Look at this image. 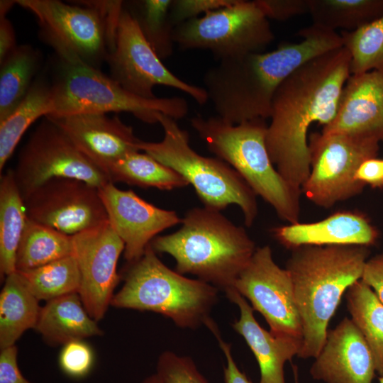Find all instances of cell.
I'll list each match as a JSON object with an SVG mask.
<instances>
[{"label": "cell", "instance_id": "14", "mask_svg": "<svg viewBox=\"0 0 383 383\" xmlns=\"http://www.w3.org/2000/svg\"><path fill=\"white\" fill-rule=\"evenodd\" d=\"M23 201L28 218L69 235L109 221L99 189L74 178H53Z\"/></svg>", "mask_w": 383, "mask_h": 383}, {"label": "cell", "instance_id": "33", "mask_svg": "<svg viewBox=\"0 0 383 383\" xmlns=\"http://www.w3.org/2000/svg\"><path fill=\"white\" fill-rule=\"evenodd\" d=\"M172 0H143L131 3L129 12L157 55L165 60L173 52V30L170 17Z\"/></svg>", "mask_w": 383, "mask_h": 383}, {"label": "cell", "instance_id": "32", "mask_svg": "<svg viewBox=\"0 0 383 383\" xmlns=\"http://www.w3.org/2000/svg\"><path fill=\"white\" fill-rule=\"evenodd\" d=\"M18 272L38 301H48L79 293L81 276L72 254L36 268Z\"/></svg>", "mask_w": 383, "mask_h": 383}, {"label": "cell", "instance_id": "9", "mask_svg": "<svg viewBox=\"0 0 383 383\" xmlns=\"http://www.w3.org/2000/svg\"><path fill=\"white\" fill-rule=\"evenodd\" d=\"M274 39L255 0L236 1L174 27L173 40L184 50H209L219 60L263 52Z\"/></svg>", "mask_w": 383, "mask_h": 383}, {"label": "cell", "instance_id": "42", "mask_svg": "<svg viewBox=\"0 0 383 383\" xmlns=\"http://www.w3.org/2000/svg\"><path fill=\"white\" fill-rule=\"evenodd\" d=\"M210 329L216 337L226 357L227 365L224 367L225 383H252L246 374L238 369L233 358L231 345L221 339L216 326L213 325Z\"/></svg>", "mask_w": 383, "mask_h": 383}, {"label": "cell", "instance_id": "31", "mask_svg": "<svg viewBox=\"0 0 383 383\" xmlns=\"http://www.w3.org/2000/svg\"><path fill=\"white\" fill-rule=\"evenodd\" d=\"M313 24L353 31L383 15V0H309Z\"/></svg>", "mask_w": 383, "mask_h": 383}, {"label": "cell", "instance_id": "5", "mask_svg": "<svg viewBox=\"0 0 383 383\" xmlns=\"http://www.w3.org/2000/svg\"><path fill=\"white\" fill-rule=\"evenodd\" d=\"M44 40L58 57L52 82V110L48 116L80 113L128 112L147 123H158L160 113L178 120L188 113L179 96L145 99L126 91L111 77L84 62L66 45L52 37Z\"/></svg>", "mask_w": 383, "mask_h": 383}, {"label": "cell", "instance_id": "35", "mask_svg": "<svg viewBox=\"0 0 383 383\" xmlns=\"http://www.w3.org/2000/svg\"><path fill=\"white\" fill-rule=\"evenodd\" d=\"M155 374L160 383H208L191 358L171 351L160 355Z\"/></svg>", "mask_w": 383, "mask_h": 383}, {"label": "cell", "instance_id": "22", "mask_svg": "<svg viewBox=\"0 0 383 383\" xmlns=\"http://www.w3.org/2000/svg\"><path fill=\"white\" fill-rule=\"evenodd\" d=\"M229 300L240 309V318L233 328L243 337L253 353L260 371V383H285L284 366L300 352L302 341L274 335L256 321L253 309L234 288L225 290Z\"/></svg>", "mask_w": 383, "mask_h": 383}, {"label": "cell", "instance_id": "45", "mask_svg": "<svg viewBox=\"0 0 383 383\" xmlns=\"http://www.w3.org/2000/svg\"><path fill=\"white\" fill-rule=\"evenodd\" d=\"M141 383H160L156 374L151 375L144 379Z\"/></svg>", "mask_w": 383, "mask_h": 383}, {"label": "cell", "instance_id": "2", "mask_svg": "<svg viewBox=\"0 0 383 383\" xmlns=\"http://www.w3.org/2000/svg\"><path fill=\"white\" fill-rule=\"evenodd\" d=\"M298 34L300 41L221 60L206 72L204 89L219 118L231 124L270 118L274 94L289 76L307 62L343 47L340 34L314 24Z\"/></svg>", "mask_w": 383, "mask_h": 383}, {"label": "cell", "instance_id": "3", "mask_svg": "<svg viewBox=\"0 0 383 383\" xmlns=\"http://www.w3.org/2000/svg\"><path fill=\"white\" fill-rule=\"evenodd\" d=\"M369 247L306 245L292 250L286 270L292 278L303 340L298 357L316 358L329 321L348 289L361 279Z\"/></svg>", "mask_w": 383, "mask_h": 383}, {"label": "cell", "instance_id": "4", "mask_svg": "<svg viewBox=\"0 0 383 383\" xmlns=\"http://www.w3.org/2000/svg\"><path fill=\"white\" fill-rule=\"evenodd\" d=\"M181 224L176 232L155 238L153 250L173 257L182 274L196 275L224 291L233 287L256 250L245 230L205 206L189 209Z\"/></svg>", "mask_w": 383, "mask_h": 383}, {"label": "cell", "instance_id": "44", "mask_svg": "<svg viewBox=\"0 0 383 383\" xmlns=\"http://www.w3.org/2000/svg\"><path fill=\"white\" fill-rule=\"evenodd\" d=\"M15 4H16V1H1L0 16H6V13Z\"/></svg>", "mask_w": 383, "mask_h": 383}, {"label": "cell", "instance_id": "36", "mask_svg": "<svg viewBox=\"0 0 383 383\" xmlns=\"http://www.w3.org/2000/svg\"><path fill=\"white\" fill-rule=\"evenodd\" d=\"M93 362L92 350L83 340H74L64 345L59 356L61 370L75 378L87 375Z\"/></svg>", "mask_w": 383, "mask_h": 383}, {"label": "cell", "instance_id": "13", "mask_svg": "<svg viewBox=\"0 0 383 383\" xmlns=\"http://www.w3.org/2000/svg\"><path fill=\"white\" fill-rule=\"evenodd\" d=\"M233 288L262 315L274 335L302 341V325L291 276L275 263L269 245L256 248Z\"/></svg>", "mask_w": 383, "mask_h": 383}, {"label": "cell", "instance_id": "26", "mask_svg": "<svg viewBox=\"0 0 383 383\" xmlns=\"http://www.w3.org/2000/svg\"><path fill=\"white\" fill-rule=\"evenodd\" d=\"M51 82L35 78L26 97L6 118L0 121V171L12 155L29 126L41 116L51 114Z\"/></svg>", "mask_w": 383, "mask_h": 383}, {"label": "cell", "instance_id": "46", "mask_svg": "<svg viewBox=\"0 0 383 383\" xmlns=\"http://www.w3.org/2000/svg\"><path fill=\"white\" fill-rule=\"evenodd\" d=\"M292 370H293L294 383H300L299 381L297 367L296 365H292Z\"/></svg>", "mask_w": 383, "mask_h": 383}, {"label": "cell", "instance_id": "23", "mask_svg": "<svg viewBox=\"0 0 383 383\" xmlns=\"http://www.w3.org/2000/svg\"><path fill=\"white\" fill-rule=\"evenodd\" d=\"M35 329L52 346L103 335L97 321L85 309L78 293L48 301L41 308Z\"/></svg>", "mask_w": 383, "mask_h": 383}, {"label": "cell", "instance_id": "16", "mask_svg": "<svg viewBox=\"0 0 383 383\" xmlns=\"http://www.w3.org/2000/svg\"><path fill=\"white\" fill-rule=\"evenodd\" d=\"M16 4L36 17L42 36L57 39L95 68L106 61L109 46L106 26L93 7L57 0H17Z\"/></svg>", "mask_w": 383, "mask_h": 383}, {"label": "cell", "instance_id": "7", "mask_svg": "<svg viewBox=\"0 0 383 383\" xmlns=\"http://www.w3.org/2000/svg\"><path fill=\"white\" fill-rule=\"evenodd\" d=\"M129 265L124 284L113 295L111 306L158 313L185 328L206 326L212 321L209 313L217 301L218 288L170 269L150 244L139 260Z\"/></svg>", "mask_w": 383, "mask_h": 383}, {"label": "cell", "instance_id": "28", "mask_svg": "<svg viewBox=\"0 0 383 383\" xmlns=\"http://www.w3.org/2000/svg\"><path fill=\"white\" fill-rule=\"evenodd\" d=\"M351 320L363 335L372 355L376 372L383 375V304L362 279L346 292Z\"/></svg>", "mask_w": 383, "mask_h": 383}, {"label": "cell", "instance_id": "24", "mask_svg": "<svg viewBox=\"0 0 383 383\" xmlns=\"http://www.w3.org/2000/svg\"><path fill=\"white\" fill-rule=\"evenodd\" d=\"M41 308L18 271L6 277L0 293L1 350L14 345L25 331L35 328Z\"/></svg>", "mask_w": 383, "mask_h": 383}, {"label": "cell", "instance_id": "11", "mask_svg": "<svg viewBox=\"0 0 383 383\" xmlns=\"http://www.w3.org/2000/svg\"><path fill=\"white\" fill-rule=\"evenodd\" d=\"M13 171L23 200L53 178H74L98 189L111 182L108 174L48 117L37 126L21 149Z\"/></svg>", "mask_w": 383, "mask_h": 383}, {"label": "cell", "instance_id": "10", "mask_svg": "<svg viewBox=\"0 0 383 383\" xmlns=\"http://www.w3.org/2000/svg\"><path fill=\"white\" fill-rule=\"evenodd\" d=\"M377 140L357 135L313 133L309 138L311 165L301 193L324 209L360 194L363 184L355 175L360 165L377 157Z\"/></svg>", "mask_w": 383, "mask_h": 383}, {"label": "cell", "instance_id": "19", "mask_svg": "<svg viewBox=\"0 0 383 383\" xmlns=\"http://www.w3.org/2000/svg\"><path fill=\"white\" fill-rule=\"evenodd\" d=\"M376 370L370 350L351 318L328 331L323 347L310 369L325 383H372Z\"/></svg>", "mask_w": 383, "mask_h": 383}, {"label": "cell", "instance_id": "25", "mask_svg": "<svg viewBox=\"0 0 383 383\" xmlns=\"http://www.w3.org/2000/svg\"><path fill=\"white\" fill-rule=\"evenodd\" d=\"M27 220L23 199L13 170L1 174L0 180V277L16 270L18 244Z\"/></svg>", "mask_w": 383, "mask_h": 383}, {"label": "cell", "instance_id": "21", "mask_svg": "<svg viewBox=\"0 0 383 383\" xmlns=\"http://www.w3.org/2000/svg\"><path fill=\"white\" fill-rule=\"evenodd\" d=\"M276 240L294 250L306 245H361L376 243L379 233L364 213L357 211H339L312 223H289L274 228Z\"/></svg>", "mask_w": 383, "mask_h": 383}, {"label": "cell", "instance_id": "18", "mask_svg": "<svg viewBox=\"0 0 383 383\" xmlns=\"http://www.w3.org/2000/svg\"><path fill=\"white\" fill-rule=\"evenodd\" d=\"M45 117L60 127L78 149L106 174L115 162L130 152L140 151L141 140L135 135L131 126L117 116L80 113Z\"/></svg>", "mask_w": 383, "mask_h": 383}, {"label": "cell", "instance_id": "8", "mask_svg": "<svg viewBox=\"0 0 383 383\" xmlns=\"http://www.w3.org/2000/svg\"><path fill=\"white\" fill-rule=\"evenodd\" d=\"M157 120L164 131L163 139L157 143L141 140L140 150L181 174L205 207L221 211L235 204L243 213L245 225L251 226L258 212L257 195L243 178L223 160L193 150L188 133L176 120L161 113Z\"/></svg>", "mask_w": 383, "mask_h": 383}, {"label": "cell", "instance_id": "34", "mask_svg": "<svg viewBox=\"0 0 383 383\" xmlns=\"http://www.w3.org/2000/svg\"><path fill=\"white\" fill-rule=\"evenodd\" d=\"M350 55V74L383 71V15L353 31H341Z\"/></svg>", "mask_w": 383, "mask_h": 383}, {"label": "cell", "instance_id": "38", "mask_svg": "<svg viewBox=\"0 0 383 383\" xmlns=\"http://www.w3.org/2000/svg\"><path fill=\"white\" fill-rule=\"evenodd\" d=\"M255 1L268 20L283 21L309 13V0H255Z\"/></svg>", "mask_w": 383, "mask_h": 383}, {"label": "cell", "instance_id": "41", "mask_svg": "<svg viewBox=\"0 0 383 383\" xmlns=\"http://www.w3.org/2000/svg\"><path fill=\"white\" fill-rule=\"evenodd\" d=\"M361 279L383 304V251L367 260Z\"/></svg>", "mask_w": 383, "mask_h": 383}, {"label": "cell", "instance_id": "40", "mask_svg": "<svg viewBox=\"0 0 383 383\" xmlns=\"http://www.w3.org/2000/svg\"><path fill=\"white\" fill-rule=\"evenodd\" d=\"M355 179L364 186L383 188V159L372 157L363 161L356 171Z\"/></svg>", "mask_w": 383, "mask_h": 383}, {"label": "cell", "instance_id": "1", "mask_svg": "<svg viewBox=\"0 0 383 383\" xmlns=\"http://www.w3.org/2000/svg\"><path fill=\"white\" fill-rule=\"evenodd\" d=\"M350 74V55L343 46L301 66L274 94L266 147L278 172L296 190L301 192L310 172L309 129L333 121Z\"/></svg>", "mask_w": 383, "mask_h": 383}, {"label": "cell", "instance_id": "39", "mask_svg": "<svg viewBox=\"0 0 383 383\" xmlns=\"http://www.w3.org/2000/svg\"><path fill=\"white\" fill-rule=\"evenodd\" d=\"M18 348L16 345L1 350L0 383H32L21 372L17 363Z\"/></svg>", "mask_w": 383, "mask_h": 383}, {"label": "cell", "instance_id": "15", "mask_svg": "<svg viewBox=\"0 0 383 383\" xmlns=\"http://www.w3.org/2000/svg\"><path fill=\"white\" fill-rule=\"evenodd\" d=\"M72 255L80 272L79 295L89 315L97 322L111 306L120 275L119 257L125 244L109 221L72 235Z\"/></svg>", "mask_w": 383, "mask_h": 383}, {"label": "cell", "instance_id": "29", "mask_svg": "<svg viewBox=\"0 0 383 383\" xmlns=\"http://www.w3.org/2000/svg\"><path fill=\"white\" fill-rule=\"evenodd\" d=\"M72 254V235L27 217L16 252V270L36 268Z\"/></svg>", "mask_w": 383, "mask_h": 383}, {"label": "cell", "instance_id": "6", "mask_svg": "<svg viewBox=\"0 0 383 383\" xmlns=\"http://www.w3.org/2000/svg\"><path fill=\"white\" fill-rule=\"evenodd\" d=\"M191 125L208 149L231 165L282 220L299 222L301 192L292 187L272 162L265 143L268 124L265 119L231 124L218 116H196Z\"/></svg>", "mask_w": 383, "mask_h": 383}, {"label": "cell", "instance_id": "20", "mask_svg": "<svg viewBox=\"0 0 383 383\" xmlns=\"http://www.w3.org/2000/svg\"><path fill=\"white\" fill-rule=\"evenodd\" d=\"M321 133L357 135L383 143V71L350 74L335 117Z\"/></svg>", "mask_w": 383, "mask_h": 383}, {"label": "cell", "instance_id": "12", "mask_svg": "<svg viewBox=\"0 0 383 383\" xmlns=\"http://www.w3.org/2000/svg\"><path fill=\"white\" fill-rule=\"evenodd\" d=\"M106 62L110 77L138 96L154 99L155 86L163 85L186 93L200 105L209 101L204 88L182 80L164 65L128 9L121 13L115 47Z\"/></svg>", "mask_w": 383, "mask_h": 383}, {"label": "cell", "instance_id": "17", "mask_svg": "<svg viewBox=\"0 0 383 383\" xmlns=\"http://www.w3.org/2000/svg\"><path fill=\"white\" fill-rule=\"evenodd\" d=\"M99 192L111 227L125 244L124 257L129 264L143 255L155 235L182 223L175 211L155 206L113 182L99 188Z\"/></svg>", "mask_w": 383, "mask_h": 383}, {"label": "cell", "instance_id": "43", "mask_svg": "<svg viewBox=\"0 0 383 383\" xmlns=\"http://www.w3.org/2000/svg\"><path fill=\"white\" fill-rule=\"evenodd\" d=\"M13 25L6 16H0V62L18 45Z\"/></svg>", "mask_w": 383, "mask_h": 383}, {"label": "cell", "instance_id": "27", "mask_svg": "<svg viewBox=\"0 0 383 383\" xmlns=\"http://www.w3.org/2000/svg\"><path fill=\"white\" fill-rule=\"evenodd\" d=\"M40 64V53L29 45H18L0 62V121L26 97Z\"/></svg>", "mask_w": 383, "mask_h": 383}, {"label": "cell", "instance_id": "30", "mask_svg": "<svg viewBox=\"0 0 383 383\" xmlns=\"http://www.w3.org/2000/svg\"><path fill=\"white\" fill-rule=\"evenodd\" d=\"M107 174L113 183L121 182L143 188L172 190L189 184L181 174L140 151L130 152L115 162Z\"/></svg>", "mask_w": 383, "mask_h": 383}, {"label": "cell", "instance_id": "37", "mask_svg": "<svg viewBox=\"0 0 383 383\" xmlns=\"http://www.w3.org/2000/svg\"><path fill=\"white\" fill-rule=\"evenodd\" d=\"M236 0H172L170 9V20L177 25L204 15L209 11L220 9L234 4Z\"/></svg>", "mask_w": 383, "mask_h": 383}, {"label": "cell", "instance_id": "47", "mask_svg": "<svg viewBox=\"0 0 383 383\" xmlns=\"http://www.w3.org/2000/svg\"><path fill=\"white\" fill-rule=\"evenodd\" d=\"M379 383H383V375L379 378Z\"/></svg>", "mask_w": 383, "mask_h": 383}]
</instances>
